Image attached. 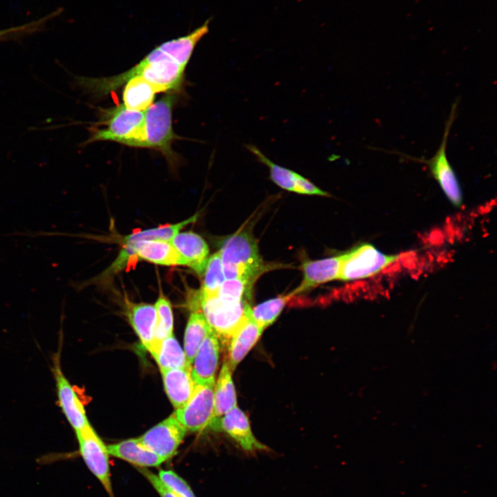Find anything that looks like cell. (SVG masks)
<instances>
[{
	"mask_svg": "<svg viewBox=\"0 0 497 497\" xmlns=\"http://www.w3.org/2000/svg\"><path fill=\"white\" fill-rule=\"evenodd\" d=\"M185 67L174 61L158 46L129 70L112 77H101L99 88L108 95L129 79L142 77L157 88L159 92H175L181 89Z\"/></svg>",
	"mask_w": 497,
	"mask_h": 497,
	"instance_id": "obj_1",
	"label": "cell"
},
{
	"mask_svg": "<svg viewBox=\"0 0 497 497\" xmlns=\"http://www.w3.org/2000/svg\"><path fill=\"white\" fill-rule=\"evenodd\" d=\"M88 130L90 137L84 144L112 141L128 146L144 148L145 112L128 109L124 104L100 109L99 120Z\"/></svg>",
	"mask_w": 497,
	"mask_h": 497,
	"instance_id": "obj_2",
	"label": "cell"
},
{
	"mask_svg": "<svg viewBox=\"0 0 497 497\" xmlns=\"http://www.w3.org/2000/svg\"><path fill=\"white\" fill-rule=\"evenodd\" d=\"M219 253L226 280L240 279L253 286L266 271L257 244L248 231H241L225 239Z\"/></svg>",
	"mask_w": 497,
	"mask_h": 497,
	"instance_id": "obj_3",
	"label": "cell"
},
{
	"mask_svg": "<svg viewBox=\"0 0 497 497\" xmlns=\"http://www.w3.org/2000/svg\"><path fill=\"white\" fill-rule=\"evenodd\" d=\"M175 101L174 93L167 92L144 111V148L159 151L172 167L179 162V156L173 150L172 144L174 140L181 138L175 133L172 126V112Z\"/></svg>",
	"mask_w": 497,
	"mask_h": 497,
	"instance_id": "obj_4",
	"label": "cell"
},
{
	"mask_svg": "<svg viewBox=\"0 0 497 497\" xmlns=\"http://www.w3.org/2000/svg\"><path fill=\"white\" fill-rule=\"evenodd\" d=\"M193 298V308L200 309L199 311L219 338L225 339H230L251 306L246 300H225L217 293L208 294L201 290L194 293Z\"/></svg>",
	"mask_w": 497,
	"mask_h": 497,
	"instance_id": "obj_5",
	"label": "cell"
},
{
	"mask_svg": "<svg viewBox=\"0 0 497 497\" xmlns=\"http://www.w3.org/2000/svg\"><path fill=\"white\" fill-rule=\"evenodd\" d=\"M398 259V255H386L371 244H362L340 255L338 279L347 281L368 277Z\"/></svg>",
	"mask_w": 497,
	"mask_h": 497,
	"instance_id": "obj_6",
	"label": "cell"
},
{
	"mask_svg": "<svg viewBox=\"0 0 497 497\" xmlns=\"http://www.w3.org/2000/svg\"><path fill=\"white\" fill-rule=\"evenodd\" d=\"M79 452L86 465L113 496V489L106 446L90 425L75 431Z\"/></svg>",
	"mask_w": 497,
	"mask_h": 497,
	"instance_id": "obj_7",
	"label": "cell"
},
{
	"mask_svg": "<svg viewBox=\"0 0 497 497\" xmlns=\"http://www.w3.org/2000/svg\"><path fill=\"white\" fill-rule=\"evenodd\" d=\"M60 355L59 348L52 358L51 368L55 382L57 403L75 432L90 424L82 401L62 371Z\"/></svg>",
	"mask_w": 497,
	"mask_h": 497,
	"instance_id": "obj_8",
	"label": "cell"
},
{
	"mask_svg": "<svg viewBox=\"0 0 497 497\" xmlns=\"http://www.w3.org/2000/svg\"><path fill=\"white\" fill-rule=\"evenodd\" d=\"M213 389L212 385L196 384L188 402L175 409L174 415L187 431H202L214 420Z\"/></svg>",
	"mask_w": 497,
	"mask_h": 497,
	"instance_id": "obj_9",
	"label": "cell"
},
{
	"mask_svg": "<svg viewBox=\"0 0 497 497\" xmlns=\"http://www.w3.org/2000/svg\"><path fill=\"white\" fill-rule=\"evenodd\" d=\"M457 104L452 106V109L446 123L445 130L441 144L434 156L425 161L430 168L433 177L440 184L447 197L456 207L462 203V191L456 175L449 164L446 155V146L450 128L455 118Z\"/></svg>",
	"mask_w": 497,
	"mask_h": 497,
	"instance_id": "obj_10",
	"label": "cell"
},
{
	"mask_svg": "<svg viewBox=\"0 0 497 497\" xmlns=\"http://www.w3.org/2000/svg\"><path fill=\"white\" fill-rule=\"evenodd\" d=\"M186 431L173 413L137 438L145 447L166 461L176 454Z\"/></svg>",
	"mask_w": 497,
	"mask_h": 497,
	"instance_id": "obj_11",
	"label": "cell"
},
{
	"mask_svg": "<svg viewBox=\"0 0 497 497\" xmlns=\"http://www.w3.org/2000/svg\"><path fill=\"white\" fill-rule=\"evenodd\" d=\"M209 427L225 431L247 452L268 449L255 437L247 416L238 407L213 420Z\"/></svg>",
	"mask_w": 497,
	"mask_h": 497,
	"instance_id": "obj_12",
	"label": "cell"
},
{
	"mask_svg": "<svg viewBox=\"0 0 497 497\" xmlns=\"http://www.w3.org/2000/svg\"><path fill=\"white\" fill-rule=\"evenodd\" d=\"M219 338L212 329L193 358L191 374L196 384L215 385L220 355Z\"/></svg>",
	"mask_w": 497,
	"mask_h": 497,
	"instance_id": "obj_13",
	"label": "cell"
},
{
	"mask_svg": "<svg viewBox=\"0 0 497 497\" xmlns=\"http://www.w3.org/2000/svg\"><path fill=\"white\" fill-rule=\"evenodd\" d=\"M251 307L230 338L228 347V365L231 371L244 358L259 340L263 329L253 320L251 315Z\"/></svg>",
	"mask_w": 497,
	"mask_h": 497,
	"instance_id": "obj_14",
	"label": "cell"
},
{
	"mask_svg": "<svg viewBox=\"0 0 497 497\" xmlns=\"http://www.w3.org/2000/svg\"><path fill=\"white\" fill-rule=\"evenodd\" d=\"M170 242L184 257L186 266L199 275L204 273L209 258V248L200 235L192 231L179 232Z\"/></svg>",
	"mask_w": 497,
	"mask_h": 497,
	"instance_id": "obj_15",
	"label": "cell"
},
{
	"mask_svg": "<svg viewBox=\"0 0 497 497\" xmlns=\"http://www.w3.org/2000/svg\"><path fill=\"white\" fill-rule=\"evenodd\" d=\"M126 306L128 321L143 346L150 352L154 344L157 324L155 305L133 303L126 299Z\"/></svg>",
	"mask_w": 497,
	"mask_h": 497,
	"instance_id": "obj_16",
	"label": "cell"
},
{
	"mask_svg": "<svg viewBox=\"0 0 497 497\" xmlns=\"http://www.w3.org/2000/svg\"><path fill=\"white\" fill-rule=\"evenodd\" d=\"M340 263V255L303 262L301 266L304 273L303 280L289 295L292 297L320 284L338 279Z\"/></svg>",
	"mask_w": 497,
	"mask_h": 497,
	"instance_id": "obj_17",
	"label": "cell"
},
{
	"mask_svg": "<svg viewBox=\"0 0 497 497\" xmlns=\"http://www.w3.org/2000/svg\"><path fill=\"white\" fill-rule=\"evenodd\" d=\"M109 455L124 460L141 468L160 466L165 460L145 447L138 438H130L108 445Z\"/></svg>",
	"mask_w": 497,
	"mask_h": 497,
	"instance_id": "obj_18",
	"label": "cell"
},
{
	"mask_svg": "<svg viewBox=\"0 0 497 497\" xmlns=\"http://www.w3.org/2000/svg\"><path fill=\"white\" fill-rule=\"evenodd\" d=\"M166 393L175 409L184 407L191 398L196 384L191 369H171L160 371Z\"/></svg>",
	"mask_w": 497,
	"mask_h": 497,
	"instance_id": "obj_19",
	"label": "cell"
},
{
	"mask_svg": "<svg viewBox=\"0 0 497 497\" xmlns=\"http://www.w3.org/2000/svg\"><path fill=\"white\" fill-rule=\"evenodd\" d=\"M231 371L228 362H224L213 389V420L221 418L237 407V396Z\"/></svg>",
	"mask_w": 497,
	"mask_h": 497,
	"instance_id": "obj_20",
	"label": "cell"
},
{
	"mask_svg": "<svg viewBox=\"0 0 497 497\" xmlns=\"http://www.w3.org/2000/svg\"><path fill=\"white\" fill-rule=\"evenodd\" d=\"M209 21L190 34L164 42L158 47L174 61L186 68L195 46L208 32Z\"/></svg>",
	"mask_w": 497,
	"mask_h": 497,
	"instance_id": "obj_21",
	"label": "cell"
},
{
	"mask_svg": "<svg viewBox=\"0 0 497 497\" xmlns=\"http://www.w3.org/2000/svg\"><path fill=\"white\" fill-rule=\"evenodd\" d=\"M157 92V88L143 77H135L125 84L123 104L128 109L145 111L153 104Z\"/></svg>",
	"mask_w": 497,
	"mask_h": 497,
	"instance_id": "obj_22",
	"label": "cell"
},
{
	"mask_svg": "<svg viewBox=\"0 0 497 497\" xmlns=\"http://www.w3.org/2000/svg\"><path fill=\"white\" fill-rule=\"evenodd\" d=\"M245 147L255 157L259 162L268 167L270 178L275 184L284 190L297 193L299 184L303 176L292 170L274 163L256 146L246 144Z\"/></svg>",
	"mask_w": 497,
	"mask_h": 497,
	"instance_id": "obj_23",
	"label": "cell"
},
{
	"mask_svg": "<svg viewBox=\"0 0 497 497\" xmlns=\"http://www.w3.org/2000/svg\"><path fill=\"white\" fill-rule=\"evenodd\" d=\"M151 355L160 371L179 368L191 369V365L187 361L184 350L173 334L164 339Z\"/></svg>",
	"mask_w": 497,
	"mask_h": 497,
	"instance_id": "obj_24",
	"label": "cell"
},
{
	"mask_svg": "<svg viewBox=\"0 0 497 497\" xmlns=\"http://www.w3.org/2000/svg\"><path fill=\"white\" fill-rule=\"evenodd\" d=\"M211 329L201 311L194 310L191 312L185 330L184 346V353L191 365L199 346Z\"/></svg>",
	"mask_w": 497,
	"mask_h": 497,
	"instance_id": "obj_25",
	"label": "cell"
},
{
	"mask_svg": "<svg viewBox=\"0 0 497 497\" xmlns=\"http://www.w3.org/2000/svg\"><path fill=\"white\" fill-rule=\"evenodd\" d=\"M157 312V324L155 332V340L150 351L152 354L159 343L166 338L173 334V315L170 301L162 294L155 304Z\"/></svg>",
	"mask_w": 497,
	"mask_h": 497,
	"instance_id": "obj_26",
	"label": "cell"
},
{
	"mask_svg": "<svg viewBox=\"0 0 497 497\" xmlns=\"http://www.w3.org/2000/svg\"><path fill=\"white\" fill-rule=\"evenodd\" d=\"M198 215L195 214L190 218L179 223L159 226L133 233L124 239L126 242H135L142 240H162L170 242L185 226L195 222Z\"/></svg>",
	"mask_w": 497,
	"mask_h": 497,
	"instance_id": "obj_27",
	"label": "cell"
},
{
	"mask_svg": "<svg viewBox=\"0 0 497 497\" xmlns=\"http://www.w3.org/2000/svg\"><path fill=\"white\" fill-rule=\"evenodd\" d=\"M291 298L287 295L266 300L251 308V315L264 330L276 320Z\"/></svg>",
	"mask_w": 497,
	"mask_h": 497,
	"instance_id": "obj_28",
	"label": "cell"
},
{
	"mask_svg": "<svg viewBox=\"0 0 497 497\" xmlns=\"http://www.w3.org/2000/svg\"><path fill=\"white\" fill-rule=\"evenodd\" d=\"M61 9L29 23H24L15 27L0 30V42L7 41H17L24 37L39 32L43 29L47 21L59 15Z\"/></svg>",
	"mask_w": 497,
	"mask_h": 497,
	"instance_id": "obj_29",
	"label": "cell"
},
{
	"mask_svg": "<svg viewBox=\"0 0 497 497\" xmlns=\"http://www.w3.org/2000/svg\"><path fill=\"white\" fill-rule=\"evenodd\" d=\"M204 273V282L200 290L208 294H216L226 280L219 251L209 257Z\"/></svg>",
	"mask_w": 497,
	"mask_h": 497,
	"instance_id": "obj_30",
	"label": "cell"
},
{
	"mask_svg": "<svg viewBox=\"0 0 497 497\" xmlns=\"http://www.w3.org/2000/svg\"><path fill=\"white\" fill-rule=\"evenodd\" d=\"M252 286L240 279L225 280L218 289L217 295L225 300H244L251 298Z\"/></svg>",
	"mask_w": 497,
	"mask_h": 497,
	"instance_id": "obj_31",
	"label": "cell"
},
{
	"mask_svg": "<svg viewBox=\"0 0 497 497\" xmlns=\"http://www.w3.org/2000/svg\"><path fill=\"white\" fill-rule=\"evenodd\" d=\"M162 483L178 497H196L186 481L173 470L161 469L157 474Z\"/></svg>",
	"mask_w": 497,
	"mask_h": 497,
	"instance_id": "obj_32",
	"label": "cell"
},
{
	"mask_svg": "<svg viewBox=\"0 0 497 497\" xmlns=\"http://www.w3.org/2000/svg\"><path fill=\"white\" fill-rule=\"evenodd\" d=\"M138 471L149 481L160 497H178L169 491L160 481L157 475L147 468H138Z\"/></svg>",
	"mask_w": 497,
	"mask_h": 497,
	"instance_id": "obj_33",
	"label": "cell"
}]
</instances>
